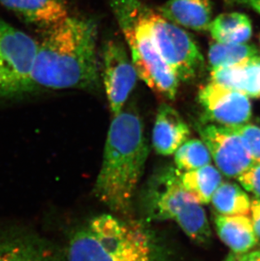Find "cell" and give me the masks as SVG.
<instances>
[{"mask_svg":"<svg viewBox=\"0 0 260 261\" xmlns=\"http://www.w3.org/2000/svg\"><path fill=\"white\" fill-rule=\"evenodd\" d=\"M38 43L32 73L37 89H92L99 81L96 23L66 18Z\"/></svg>","mask_w":260,"mask_h":261,"instance_id":"1","label":"cell"},{"mask_svg":"<svg viewBox=\"0 0 260 261\" xmlns=\"http://www.w3.org/2000/svg\"><path fill=\"white\" fill-rule=\"evenodd\" d=\"M149 148L140 115L125 110L108 129L95 195L112 212L128 214L147 160Z\"/></svg>","mask_w":260,"mask_h":261,"instance_id":"2","label":"cell"},{"mask_svg":"<svg viewBox=\"0 0 260 261\" xmlns=\"http://www.w3.org/2000/svg\"><path fill=\"white\" fill-rule=\"evenodd\" d=\"M67 261H166L157 237L142 222L113 215L94 217L72 233Z\"/></svg>","mask_w":260,"mask_h":261,"instance_id":"3","label":"cell"},{"mask_svg":"<svg viewBox=\"0 0 260 261\" xmlns=\"http://www.w3.org/2000/svg\"><path fill=\"white\" fill-rule=\"evenodd\" d=\"M129 47L138 76L152 91L173 100L179 82L162 59L150 29V10L140 0H110Z\"/></svg>","mask_w":260,"mask_h":261,"instance_id":"4","label":"cell"},{"mask_svg":"<svg viewBox=\"0 0 260 261\" xmlns=\"http://www.w3.org/2000/svg\"><path fill=\"white\" fill-rule=\"evenodd\" d=\"M145 203L149 221H173L193 241L200 244L211 241L206 213L184 189L177 168L157 175L148 189Z\"/></svg>","mask_w":260,"mask_h":261,"instance_id":"5","label":"cell"},{"mask_svg":"<svg viewBox=\"0 0 260 261\" xmlns=\"http://www.w3.org/2000/svg\"><path fill=\"white\" fill-rule=\"evenodd\" d=\"M38 42L0 19V100L34 91L32 73Z\"/></svg>","mask_w":260,"mask_h":261,"instance_id":"6","label":"cell"},{"mask_svg":"<svg viewBox=\"0 0 260 261\" xmlns=\"http://www.w3.org/2000/svg\"><path fill=\"white\" fill-rule=\"evenodd\" d=\"M149 19L155 46L168 68L179 82L194 80L204 65V57L191 35L152 10Z\"/></svg>","mask_w":260,"mask_h":261,"instance_id":"7","label":"cell"},{"mask_svg":"<svg viewBox=\"0 0 260 261\" xmlns=\"http://www.w3.org/2000/svg\"><path fill=\"white\" fill-rule=\"evenodd\" d=\"M201 140L216 167L228 177H238L254 164L243 139L231 128L206 123L199 128Z\"/></svg>","mask_w":260,"mask_h":261,"instance_id":"8","label":"cell"},{"mask_svg":"<svg viewBox=\"0 0 260 261\" xmlns=\"http://www.w3.org/2000/svg\"><path fill=\"white\" fill-rule=\"evenodd\" d=\"M138 73L120 42L109 41L103 54V83L113 116L123 111L135 89Z\"/></svg>","mask_w":260,"mask_h":261,"instance_id":"9","label":"cell"},{"mask_svg":"<svg viewBox=\"0 0 260 261\" xmlns=\"http://www.w3.org/2000/svg\"><path fill=\"white\" fill-rule=\"evenodd\" d=\"M199 101L207 119L219 125H242L252 116L248 96L212 82L200 89Z\"/></svg>","mask_w":260,"mask_h":261,"instance_id":"10","label":"cell"},{"mask_svg":"<svg viewBox=\"0 0 260 261\" xmlns=\"http://www.w3.org/2000/svg\"><path fill=\"white\" fill-rule=\"evenodd\" d=\"M0 261H62L51 243L22 227H0Z\"/></svg>","mask_w":260,"mask_h":261,"instance_id":"11","label":"cell"},{"mask_svg":"<svg viewBox=\"0 0 260 261\" xmlns=\"http://www.w3.org/2000/svg\"><path fill=\"white\" fill-rule=\"evenodd\" d=\"M190 130L178 112L162 103L157 110L152 132V145L159 155H173L189 139Z\"/></svg>","mask_w":260,"mask_h":261,"instance_id":"12","label":"cell"},{"mask_svg":"<svg viewBox=\"0 0 260 261\" xmlns=\"http://www.w3.org/2000/svg\"><path fill=\"white\" fill-rule=\"evenodd\" d=\"M27 22L50 29L69 17L66 0H0Z\"/></svg>","mask_w":260,"mask_h":261,"instance_id":"13","label":"cell"},{"mask_svg":"<svg viewBox=\"0 0 260 261\" xmlns=\"http://www.w3.org/2000/svg\"><path fill=\"white\" fill-rule=\"evenodd\" d=\"M211 82L233 89L248 97H260V55L232 66L212 69Z\"/></svg>","mask_w":260,"mask_h":261,"instance_id":"14","label":"cell"},{"mask_svg":"<svg viewBox=\"0 0 260 261\" xmlns=\"http://www.w3.org/2000/svg\"><path fill=\"white\" fill-rule=\"evenodd\" d=\"M159 11L175 25L197 32L209 31L213 20L211 0H168Z\"/></svg>","mask_w":260,"mask_h":261,"instance_id":"15","label":"cell"},{"mask_svg":"<svg viewBox=\"0 0 260 261\" xmlns=\"http://www.w3.org/2000/svg\"><path fill=\"white\" fill-rule=\"evenodd\" d=\"M215 225L220 239L234 254H246L257 244L253 223L247 216L216 215Z\"/></svg>","mask_w":260,"mask_h":261,"instance_id":"16","label":"cell"},{"mask_svg":"<svg viewBox=\"0 0 260 261\" xmlns=\"http://www.w3.org/2000/svg\"><path fill=\"white\" fill-rule=\"evenodd\" d=\"M209 31L216 42L221 43H246L253 34L250 20L238 12L224 13L211 22Z\"/></svg>","mask_w":260,"mask_h":261,"instance_id":"17","label":"cell"},{"mask_svg":"<svg viewBox=\"0 0 260 261\" xmlns=\"http://www.w3.org/2000/svg\"><path fill=\"white\" fill-rule=\"evenodd\" d=\"M178 175L184 189L201 204L211 202L214 193L222 182L221 172L211 164L195 170L178 171Z\"/></svg>","mask_w":260,"mask_h":261,"instance_id":"18","label":"cell"},{"mask_svg":"<svg viewBox=\"0 0 260 261\" xmlns=\"http://www.w3.org/2000/svg\"><path fill=\"white\" fill-rule=\"evenodd\" d=\"M211 201L216 212L222 216H247L250 212L249 197L233 182H221Z\"/></svg>","mask_w":260,"mask_h":261,"instance_id":"19","label":"cell"},{"mask_svg":"<svg viewBox=\"0 0 260 261\" xmlns=\"http://www.w3.org/2000/svg\"><path fill=\"white\" fill-rule=\"evenodd\" d=\"M259 55L257 47L247 43L214 42L210 46L208 60L211 70L232 66L234 64Z\"/></svg>","mask_w":260,"mask_h":261,"instance_id":"20","label":"cell"},{"mask_svg":"<svg viewBox=\"0 0 260 261\" xmlns=\"http://www.w3.org/2000/svg\"><path fill=\"white\" fill-rule=\"evenodd\" d=\"M174 163L180 172L195 170L211 164V152L202 140L189 139L174 153Z\"/></svg>","mask_w":260,"mask_h":261,"instance_id":"21","label":"cell"},{"mask_svg":"<svg viewBox=\"0 0 260 261\" xmlns=\"http://www.w3.org/2000/svg\"><path fill=\"white\" fill-rule=\"evenodd\" d=\"M230 128V127H229ZM241 138L250 152L254 163H260V128L253 124H242L231 127Z\"/></svg>","mask_w":260,"mask_h":261,"instance_id":"22","label":"cell"},{"mask_svg":"<svg viewBox=\"0 0 260 261\" xmlns=\"http://www.w3.org/2000/svg\"><path fill=\"white\" fill-rule=\"evenodd\" d=\"M238 178L246 190L260 198V163H254Z\"/></svg>","mask_w":260,"mask_h":261,"instance_id":"23","label":"cell"},{"mask_svg":"<svg viewBox=\"0 0 260 261\" xmlns=\"http://www.w3.org/2000/svg\"><path fill=\"white\" fill-rule=\"evenodd\" d=\"M250 211L252 212V223L257 239L260 241V200H253L251 202Z\"/></svg>","mask_w":260,"mask_h":261,"instance_id":"24","label":"cell"},{"mask_svg":"<svg viewBox=\"0 0 260 261\" xmlns=\"http://www.w3.org/2000/svg\"><path fill=\"white\" fill-rule=\"evenodd\" d=\"M233 261H260V251H254L245 254H231Z\"/></svg>","mask_w":260,"mask_h":261,"instance_id":"25","label":"cell"},{"mask_svg":"<svg viewBox=\"0 0 260 261\" xmlns=\"http://www.w3.org/2000/svg\"><path fill=\"white\" fill-rule=\"evenodd\" d=\"M247 3L260 14V0H247Z\"/></svg>","mask_w":260,"mask_h":261,"instance_id":"26","label":"cell"},{"mask_svg":"<svg viewBox=\"0 0 260 261\" xmlns=\"http://www.w3.org/2000/svg\"><path fill=\"white\" fill-rule=\"evenodd\" d=\"M225 261H233L232 260V257H231V255H230V256L227 258V259H226Z\"/></svg>","mask_w":260,"mask_h":261,"instance_id":"27","label":"cell"}]
</instances>
